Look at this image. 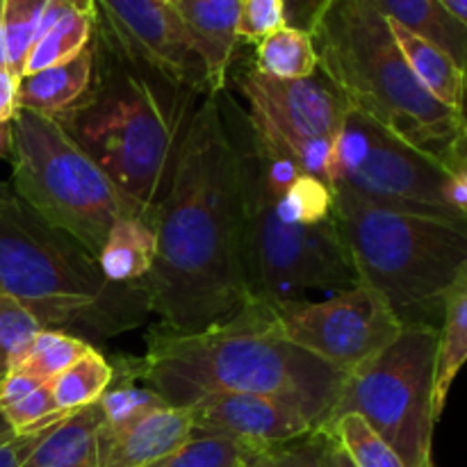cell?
Returning a JSON list of instances; mask_svg holds the SVG:
<instances>
[{
    "label": "cell",
    "mask_w": 467,
    "mask_h": 467,
    "mask_svg": "<svg viewBox=\"0 0 467 467\" xmlns=\"http://www.w3.org/2000/svg\"><path fill=\"white\" fill-rule=\"evenodd\" d=\"M153 226L158 258L144 285L160 328L205 331L254 301L244 265V162L219 94L205 96L187 121Z\"/></svg>",
    "instance_id": "1"
},
{
    "label": "cell",
    "mask_w": 467,
    "mask_h": 467,
    "mask_svg": "<svg viewBox=\"0 0 467 467\" xmlns=\"http://www.w3.org/2000/svg\"><path fill=\"white\" fill-rule=\"evenodd\" d=\"M146 354L121 356L114 377L144 379L169 406L208 395H263L299 410L317 431L331 422L347 374L292 345L267 301L254 299L228 322L199 333L155 327Z\"/></svg>",
    "instance_id": "2"
},
{
    "label": "cell",
    "mask_w": 467,
    "mask_h": 467,
    "mask_svg": "<svg viewBox=\"0 0 467 467\" xmlns=\"http://www.w3.org/2000/svg\"><path fill=\"white\" fill-rule=\"evenodd\" d=\"M0 295L21 301L41 327L89 345L141 327L146 285H114L99 263L62 231L46 223L21 196L0 185Z\"/></svg>",
    "instance_id": "3"
},
{
    "label": "cell",
    "mask_w": 467,
    "mask_h": 467,
    "mask_svg": "<svg viewBox=\"0 0 467 467\" xmlns=\"http://www.w3.org/2000/svg\"><path fill=\"white\" fill-rule=\"evenodd\" d=\"M317 71L349 109L441 160L459 155V114L433 99L406 64L377 0H333L315 30Z\"/></svg>",
    "instance_id": "4"
},
{
    "label": "cell",
    "mask_w": 467,
    "mask_h": 467,
    "mask_svg": "<svg viewBox=\"0 0 467 467\" xmlns=\"http://www.w3.org/2000/svg\"><path fill=\"white\" fill-rule=\"evenodd\" d=\"M333 217L360 283L401 327H441L447 299L467 283V222L379 208L340 190Z\"/></svg>",
    "instance_id": "5"
},
{
    "label": "cell",
    "mask_w": 467,
    "mask_h": 467,
    "mask_svg": "<svg viewBox=\"0 0 467 467\" xmlns=\"http://www.w3.org/2000/svg\"><path fill=\"white\" fill-rule=\"evenodd\" d=\"M94 80L85 99L55 121L108 173L146 222L176 153V121L150 78L94 30Z\"/></svg>",
    "instance_id": "6"
},
{
    "label": "cell",
    "mask_w": 467,
    "mask_h": 467,
    "mask_svg": "<svg viewBox=\"0 0 467 467\" xmlns=\"http://www.w3.org/2000/svg\"><path fill=\"white\" fill-rule=\"evenodd\" d=\"M9 128L14 192L46 223L99 258L112 223L126 214L140 217L137 210L55 119L18 109Z\"/></svg>",
    "instance_id": "7"
},
{
    "label": "cell",
    "mask_w": 467,
    "mask_h": 467,
    "mask_svg": "<svg viewBox=\"0 0 467 467\" xmlns=\"http://www.w3.org/2000/svg\"><path fill=\"white\" fill-rule=\"evenodd\" d=\"M222 108L244 162V265L251 296L278 304L304 299L310 290L337 295L358 285L336 217L313 226L281 222L251 155L244 112L223 99Z\"/></svg>",
    "instance_id": "8"
},
{
    "label": "cell",
    "mask_w": 467,
    "mask_h": 467,
    "mask_svg": "<svg viewBox=\"0 0 467 467\" xmlns=\"http://www.w3.org/2000/svg\"><path fill=\"white\" fill-rule=\"evenodd\" d=\"M436 354L438 328L404 327L381 354L347 374L333 418L360 415L406 467H436Z\"/></svg>",
    "instance_id": "9"
},
{
    "label": "cell",
    "mask_w": 467,
    "mask_h": 467,
    "mask_svg": "<svg viewBox=\"0 0 467 467\" xmlns=\"http://www.w3.org/2000/svg\"><path fill=\"white\" fill-rule=\"evenodd\" d=\"M336 190L397 213L467 222L463 190L441 160L349 108L333 153Z\"/></svg>",
    "instance_id": "10"
},
{
    "label": "cell",
    "mask_w": 467,
    "mask_h": 467,
    "mask_svg": "<svg viewBox=\"0 0 467 467\" xmlns=\"http://www.w3.org/2000/svg\"><path fill=\"white\" fill-rule=\"evenodd\" d=\"M249 105L251 135L263 153L287 158L333 190V153L347 105L331 82L315 73L299 80L263 76L255 68L237 73Z\"/></svg>",
    "instance_id": "11"
},
{
    "label": "cell",
    "mask_w": 467,
    "mask_h": 467,
    "mask_svg": "<svg viewBox=\"0 0 467 467\" xmlns=\"http://www.w3.org/2000/svg\"><path fill=\"white\" fill-rule=\"evenodd\" d=\"M269 308L292 345L342 374L381 354L404 331L386 301L365 283L324 301H278Z\"/></svg>",
    "instance_id": "12"
},
{
    "label": "cell",
    "mask_w": 467,
    "mask_h": 467,
    "mask_svg": "<svg viewBox=\"0 0 467 467\" xmlns=\"http://www.w3.org/2000/svg\"><path fill=\"white\" fill-rule=\"evenodd\" d=\"M96 35L126 62L176 91L210 94L201 55L176 7L164 0H96Z\"/></svg>",
    "instance_id": "13"
},
{
    "label": "cell",
    "mask_w": 467,
    "mask_h": 467,
    "mask_svg": "<svg viewBox=\"0 0 467 467\" xmlns=\"http://www.w3.org/2000/svg\"><path fill=\"white\" fill-rule=\"evenodd\" d=\"M194 431L223 433L258 450L285 445L317 429L292 406L263 395H208L190 406Z\"/></svg>",
    "instance_id": "14"
},
{
    "label": "cell",
    "mask_w": 467,
    "mask_h": 467,
    "mask_svg": "<svg viewBox=\"0 0 467 467\" xmlns=\"http://www.w3.org/2000/svg\"><path fill=\"white\" fill-rule=\"evenodd\" d=\"M194 433L190 409L162 406L121 429L99 431V467H149Z\"/></svg>",
    "instance_id": "15"
},
{
    "label": "cell",
    "mask_w": 467,
    "mask_h": 467,
    "mask_svg": "<svg viewBox=\"0 0 467 467\" xmlns=\"http://www.w3.org/2000/svg\"><path fill=\"white\" fill-rule=\"evenodd\" d=\"M240 3L242 0H178L173 5L194 41L196 53L203 59L210 94H222L226 89L240 44Z\"/></svg>",
    "instance_id": "16"
},
{
    "label": "cell",
    "mask_w": 467,
    "mask_h": 467,
    "mask_svg": "<svg viewBox=\"0 0 467 467\" xmlns=\"http://www.w3.org/2000/svg\"><path fill=\"white\" fill-rule=\"evenodd\" d=\"M94 64L96 48L91 39V44L68 62L21 76L16 87L18 109L59 119L87 96L94 80Z\"/></svg>",
    "instance_id": "17"
},
{
    "label": "cell",
    "mask_w": 467,
    "mask_h": 467,
    "mask_svg": "<svg viewBox=\"0 0 467 467\" xmlns=\"http://www.w3.org/2000/svg\"><path fill=\"white\" fill-rule=\"evenodd\" d=\"M155 258H158L155 226L135 214H126L112 223L96 263L109 283L132 285L149 276Z\"/></svg>",
    "instance_id": "18"
},
{
    "label": "cell",
    "mask_w": 467,
    "mask_h": 467,
    "mask_svg": "<svg viewBox=\"0 0 467 467\" xmlns=\"http://www.w3.org/2000/svg\"><path fill=\"white\" fill-rule=\"evenodd\" d=\"M103 413L99 401L73 410L55 424L18 467H99V431Z\"/></svg>",
    "instance_id": "19"
},
{
    "label": "cell",
    "mask_w": 467,
    "mask_h": 467,
    "mask_svg": "<svg viewBox=\"0 0 467 467\" xmlns=\"http://www.w3.org/2000/svg\"><path fill=\"white\" fill-rule=\"evenodd\" d=\"M388 23H390L392 36H395L406 64H409L413 76L420 80V85L433 99L441 100L442 105H447V108L459 114L465 96V73L461 71L459 64L445 50L433 46L431 41L413 35L404 26L390 21V18H388Z\"/></svg>",
    "instance_id": "20"
},
{
    "label": "cell",
    "mask_w": 467,
    "mask_h": 467,
    "mask_svg": "<svg viewBox=\"0 0 467 467\" xmlns=\"http://www.w3.org/2000/svg\"><path fill=\"white\" fill-rule=\"evenodd\" d=\"M386 18L445 50L467 78V27L441 0H377Z\"/></svg>",
    "instance_id": "21"
},
{
    "label": "cell",
    "mask_w": 467,
    "mask_h": 467,
    "mask_svg": "<svg viewBox=\"0 0 467 467\" xmlns=\"http://www.w3.org/2000/svg\"><path fill=\"white\" fill-rule=\"evenodd\" d=\"M467 363V283L447 299L438 327L436 379H433V415L441 420L456 377Z\"/></svg>",
    "instance_id": "22"
},
{
    "label": "cell",
    "mask_w": 467,
    "mask_h": 467,
    "mask_svg": "<svg viewBox=\"0 0 467 467\" xmlns=\"http://www.w3.org/2000/svg\"><path fill=\"white\" fill-rule=\"evenodd\" d=\"M254 68L263 76L299 80L317 73L313 36L296 27L283 26L255 44Z\"/></svg>",
    "instance_id": "23"
},
{
    "label": "cell",
    "mask_w": 467,
    "mask_h": 467,
    "mask_svg": "<svg viewBox=\"0 0 467 467\" xmlns=\"http://www.w3.org/2000/svg\"><path fill=\"white\" fill-rule=\"evenodd\" d=\"M94 30L96 7L80 9V12H71L62 16L35 39L30 53H27L26 67H23V76L73 59L91 44Z\"/></svg>",
    "instance_id": "24"
},
{
    "label": "cell",
    "mask_w": 467,
    "mask_h": 467,
    "mask_svg": "<svg viewBox=\"0 0 467 467\" xmlns=\"http://www.w3.org/2000/svg\"><path fill=\"white\" fill-rule=\"evenodd\" d=\"M112 363L99 349H94L82 356L78 363H73L67 372L59 374L48 386L57 410L73 413V410L96 404L103 397V392L112 386Z\"/></svg>",
    "instance_id": "25"
},
{
    "label": "cell",
    "mask_w": 467,
    "mask_h": 467,
    "mask_svg": "<svg viewBox=\"0 0 467 467\" xmlns=\"http://www.w3.org/2000/svg\"><path fill=\"white\" fill-rule=\"evenodd\" d=\"M255 167H258V164H255ZM269 196H272L274 213H276V217L285 223L313 226V223H322L333 217V190L327 182L319 181V178L310 176V173H299V176L292 178L285 187H281V190L276 192H269Z\"/></svg>",
    "instance_id": "26"
},
{
    "label": "cell",
    "mask_w": 467,
    "mask_h": 467,
    "mask_svg": "<svg viewBox=\"0 0 467 467\" xmlns=\"http://www.w3.org/2000/svg\"><path fill=\"white\" fill-rule=\"evenodd\" d=\"M258 447L223 433L194 431L181 447L149 467H246Z\"/></svg>",
    "instance_id": "27"
},
{
    "label": "cell",
    "mask_w": 467,
    "mask_h": 467,
    "mask_svg": "<svg viewBox=\"0 0 467 467\" xmlns=\"http://www.w3.org/2000/svg\"><path fill=\"white\" fill-rule=\"evenodd\" d=\"M96 347L89 345L82 337L71 336V333L64 331H44L36 333V337L32 340L30 349L23 356V360L18 363V368L23 372L32 374V377L39 379L41 383H50L59 377L62 372H67L73 363L87 356L89 351H94Z\"/></svg>",
    "instance_id": "28"
},
{
    "label": "cell",
    "mask_w": 467,
    "mask_h": 467,
    "mask_svg": "<svg viewBox=\"0 0 467 467\" xmlns=\"http://www.w3.org/2000/svg\"><path fill=\"white\" fill-rule=\"evenodd\" d=\"M322 431H327L347 451L354 467H406L404 461L368 427L360 415H337Z\"/></svg>",
    "instance_id": "29"
},
{
    "label": "cell",
    "mask_w": 467,
    "mask_h": 467,
    "mask_svg": "<svg viewBox=\"0 0 467 467\" xmlns=\"http://www.w3.org/2000/svg\"><path fill=\"white\" fill-rule=\"evenodd\" d=\"M48 0H3V44L7 71L23 76L27 53L39 35L41 16Z\"/></svg>",
    "instance_id": "30"
},
{
    "label": "cell",
    "mask_w": 467,
    "mask_h": 467,
    "mask_svg": "<svg viewBox=\"0 0 467 467\" xmlns=\"http://www.w3.org/2000/svg\"><path fill=\"white\" fill-rule=\"evenodd\" d=\"M39 331L41 322L21 301L0 295V377L18 368Z\"/></svg>",
    "instance_id": "31"
},
{
    "label": "cell",
    "mask_w": 467,
    "mask_h": 467,
    "mask_svg": "<svg viewBox=\"0 0 467 467\" xmlns=\"http://www.w3.org/2000/svg\"><path fill=\"white\" fill-rule=\"evenodd\" d=\"M99 406L103 413V427L121 429L169 404L149 386L137 388L132 386V381L114 377L112 386L99 400Z\"/></svg>",
    "instance_id": "32"
},
{
    "label": "cell",
    "mask_w": 467,
    "mask_h": 467,
    "mask_svg": "<svg viewBox=\"0 0 467 467\" xmlns=\"http://www.w3.org/2000/svg\"><path fill=\"white\" fill-rule=\"evenodd\" d=\"M0 413H3V418L7 420V424L12 427V431L16 433V436L39 431V429L50 427V424L59 422V420H64L67 415H71L57 410L48 383L36 388L35 392H30V395L23 397V400L14 401V404L3 406Z\"/></svg>",
    "instance_id": "33"
},
{
    "label": "cell",
    "mask_w": 467,
    "mask_h": 467,
    "mask_svg": "<svg viewBox=\"0 0 467 467\" xmlns=\"http://www.w3.org/2000/svg\"><path fill=\"white\" fill-rule=\"evenodd\" d=\"M327 433L315 431L285 445L258 451L246 467H324Z\"/></svg>",
    "instance_id": "34"
},
{
    "label": "cell",
    "mask_w": 467,
    "mask_h": 467,
    "mask_svg": "<svg viewBox=\"0 0 467 467\" xmlns=\"http://www.w3.org/2000/svg\"><path fill=\"white\" fill-rule=\"evenodd\" d=\"M285 26L283 0H242L237 36L246 44H258Z\"/></svg>",
    "instance_id": "35"
},
{
    "label": "cell",
    "mask_w": 467,
    "mask_h": 467,
    "mask_svg": "<svg viewBox=\"0 0 467 467\" xmlns=\"http://www.w3.org/2000/svg\"><path fill=\"white\" fill-rule=\"evenodd\" d=\"M331 3L333 0H283L285 26L296 27V30H304L310 35Z\"/></svg>",
    "instance_id": "36"
},
{
    "label": "cell",
    "mask_w": 467,
    "mask_h": 467,
    "mask_svg": "<svg viewBox=\"0 0 467 467\" xmlns=\"http://www.w3.org/2000/svg\"><path fill=\"white\" fill-rule=\"evenodd\" d=\"M59 422H62V420H59ZM55 424H50V427H46V429H39V431L21 433V436H14V438H9V441L0 442V467L21 465L23 461H26L27 456L35 451V447L44 441V436L55 427Z\"/></svg>",
    "instance_id": "37"
},
{
    "label": "cell",
    "mask_w": 467,
    "mask_h": 467,
    "mask_svg": "<svg viewBox=\"0 0 467 467\" xmlns=\"http://www.w3.org/2000/svg\"><path fill=\"white\" fill-rule=\"evenodd\" d=\"M41 386H46V383H41L39 379L32 377V374L23 372V369H12V372H7L0 379V409L23 400V397H27L30 392H35L36 388Z\"/></svg>",
    "instance_id": "38"
},
{
    "label": "cell",
    "mask_w": 467,
    "mask_h": 467,
    "mask_svg": "<svg viewBox=\"0 0 467 467\" xmlns=\"http://www.w3.org/2000/svg\"><path fill=\"white\" fill-rule=\"evenodd\" d=\"M16 87L18 78L14 73H9L7 68L0 71V123H12L14 114L18 112Z\"/></svg>",
    "instance_id": "39"
},
{
    "label": "cell",
    "mask_w": 467,
    "mask_h": 467,
    "mask_svg": "<svg viewBox=\"0 0 467 467\" xmlns=\"http://www.w3.org/2000/svg\"><path fill=\"white\" fill-rule=\"evenodd\" d=\"M327 433V431H324ZM324 467H354L347 451L327 433V451H324Z\"/></svg>",
    "instance_id": "40"
},
{
    "label": "cell",
    "mask_w": 467,
    "mask_h": 467,
    "mask_svg": "<svg viewBox=\"0 0 467 467\" xmlns=\"http://www.w3.org/2000/svg\"><path fill=\"white\" fill-rule=\"evenodd\" d=\"M459 121H461V141H459V155H456V160H465L467 162V78H465L463 105H461L459 109Z\"/></svg>",
    "instance_id": "41"
},
{
    "label": "cell",
    "mask_w": 467,
    "mask_h": 467,
    "mask_svg": "<svg viewBox=\"0 0 467 467\" xmlns=\"http://www.w3.org/2000/svg\"><path fill=\"white\" fill-rule=\"evenodd\" d=\"M441 3L467 27V0H441Z\"/></svg>",
    "instance_id": "42"
},
{
    "label": "cell",
    "mask_w": 467,
    "mask_h": 467,
    "mask_svg": "<svg viewBox=\"0 0 467 467\" xmlns=\"http://www.w3.org/2000/svg\"><path fill=\"white\" fill-rule=\"evenodd\" d=\"M9 144H12V128L9 123H0V158L9 155Z\"/></svg>",
    "instance_id": "43"
},
{
    "label": "cell",
    "mask_w": 467,
    "mask_h": 467,
    "mask_svg": "<svg viewBox=\"0 0 467 467\" xmlns=\"http://www.w3.org/2000/svg\"><path fill=\"white\" fill-rule=\"evenodd\" d=\"M7 68V57H5V44H3V0H0V71Z\"/></svg>",
    "instance_id": "44"
},
{
    "label": "cell",
    "mask_w": 467,
    "mask_h": 467,
    "mask_svg": "<svg viewBox=\"0 0 467 467\" xmlns=\"http://www.w3.org/2000/svg\"><path fill=\"white\" fill-rule=\"evenodd\" d=\"M14 436H16V433L12 431V427L7 424V420H5L3 413H0V442L9 441V438H14Z\"/></svg>",
    "instance_id": "45"
},
{
    "label": "cell",
    "mask_w": 467,
    "mask_h": 467,
    "mask_svg": "<svg viewBox=\"0 0 467 467\" xmlns=\"http://www.w3.org/2000/svg\"><path fill=\"white\" fill-rule=\"evenodd\" d=\"M164 3H169V5H176L178 0H164Z\"/></svg>",
    "instance_id": "46"
},
{
    "label": "cell",
    "mask_w": 467,
    "mask_h": 467,
    "mask_svg": "<svg viewBox=\"0 0 467 467\" xmlns=\"http://www.w3.org/2000/svg\"><path fill=\"white\" fill-rule=\"evenodd\" d=\"M0 379H3V377H0Z\"/></svg>",
    "instance_id": "47"
}]
</instances>
